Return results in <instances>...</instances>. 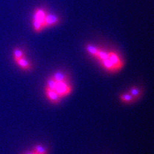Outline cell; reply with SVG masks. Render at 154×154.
<instances>
[{
    "mask_svg": "<svg viewBox=\"0 0 154 154\" xmlns=\"http://www.w3.org/2000/svg\"><path fill=\"white\" fill-rule=\"evenodd\" d=\"M48 12L42 8L35 10L32 18V26L36 32H40L45 29L44 25Z\"/></svg>",
    "mask_w": 154,
    "mask_h": 154,
    "instance_id": "6da1fadb",
    "label": "cell"
},
{
    "mask_svg": "<svg viewBox=\"0 0 154 154\" xmlns=\"http://www.w3.org/2000/svg\"><path fill=\"white\" fill-rule=\"evenodd\" d=\"M55 91L61 98L68 96L72 91V87L69 81L57 82L55 88Z\"/></svg>",
    "mask_w": 154,
    "mask_h": 154,
    "instance_id": "7a4b0ae2",
    "label": "cell"
},
{
    "mask_svg": "<svg viewBox=\"0 0 154 154\" xmlns=\"http://www.w3.org/2000/svg\"><path fill=\"white\" fill-rule=\"evenodd\" d=\"M108 58L115 66L117 71H119L123 67V61L117 52L113 51L108 52Z\"/></svg>",
    "mask_w": 154,
    "mask_h": 154,
    "instance_id": "3957f363",
    "label": "cell"
},
{
    "mask_svg": "<svg viewBox=\"0 0 154 154\" xmlns=\"http://www.w3.org/2000/svg\"><path fill=\"white\" fill-rule=\"evenodd\" d=\"M60 19L59 17L53 14H47L45 17L44 27L45 29L55 26L60 23Z\"/></svg>",
    "mask_w": 154,
    "mask_h": 154,
    "instance_id": "277c9868",
    "label": "cell"
},
{
    "mask_svg": "<svg viewBox=\"0 0 154 154\" xmlns=\"http://www.w3.org/2000/svg\"><path fill=\"white\" fill-rule=\"evenodd\" d=\"M45 93L48 99L54 104H58L60 103L61 100V98L60 97L58 94L55 90L48 88L47 87L45 88Z\"/></svg>",
    "mask_w": 154,
    "mask_h": 154,
    "instance_id": "5b68a950",
    "label": "cell"
},
{
    "mask_svg": "<svg viewBox=\"0 0 154 154\" xmlns=\"http://www.w3.org/2000/svg\"><path fill=\"white\" fill-rule=\"evenodd\" d=\"M15 63L20 68L23 70H30L32 68L31 63L25 57L15 61Z\"/></svg>",
    "mask_w": 154,
    "mask_h": 154,
    "instance_id": "8992f818",
    "label": "cell"
},
{
    "mask_svg": "<svg viewBox=\"0 0 154 154\" xmlns=\"http://www.w3.org/2000/svg\"><path fill=\"white\" fill-rule=\"evenodd\" d=\"M51 77L57 82H64V81H69V75L66 73L62 71H57L54 73Z\"/></svg>",
    "mask_w": 154,
    "mask_h": 154,
    "instance_id": "52a82bcc",
    "label": "cell"
},
{
    "mask_svg": "<svg viewBox=\"0 0 154 154\" xmlns=\"http://www.w3.org/2000/svg\"><path fill=\"white\" fill-rule=\"evenodd\" d=\"M100 64L104 69H105L106 70L110 71L111 72H114L117 71V70L116 69L115 66L112 63V62L109 58H107L105 60H103L100 61Z\"/></svg>",
    "mask_w": 154,
    "mask_h": 154,
    "instance_id": "ba28073f",
    "label": "cell"
},
{
    "mask_svg": "<svg viewBox=\"0 0 154 154\" xmlns=\"http://www.w3.org/2000/svg\"><path fill=\"white\" fill-rule=\"evenodd\" d=\"M120 100L122 102L126 104H129V103H133L135 102L137 99L135 98H134L130 93H129L128 92L126 93H122L120 94L119 96Z\"/></svg>",
    "mask_w": 154,
    "mask_h": 154,
    "instance_id": "9c48e42d",
    "label": "cell"
},
{
    "mask_svg": "<svg viewBox=\"0 0 154 154\" xmlns=\"http://www.w3.org/2000/svg\"><path fill=\"white\" fill-rule=\"evenodd\" d=\"M128 92L137 100L141 97L143 94L142 90L140 87L137 86L131 87Z\"/></svg>",
    "mask_w": 154,
    "mask_h": 154,
    "instance_id": "30bf717a",
    "label": "cell"
},
{
    "mask_svg": "<svg viewBox=\"0 0 154 154\" xmlns=\"http://www.w3.org/2000/svg\"><path fill=\"white\" fill-rule=\"evenodd\" d=\"M99 49L100 48H98L95 45H92L91 44H87L86 46V50L87 51V52L95 58H96Z\"/></svg>",
    "mask_w": 154,
    "mask_h": 154,
    "instance_id": "8fae6325",
    "label": "cell"
},
{
    "mask_svg": "<svg viewBox=\"0 0 154 154\" xmlns=\"http://www.w3.org/2000/svg\"><path fill=\"white\" fill-rule=\"evenodd\" d=\"M13 58L15 61L25 57V53L23 51L21 50L20 48H15L13 50Z\"/></svg>",
    "mask_w": 154,
    "mask_h": 154,
    "instance_id": "7c38bea8",
    "label": "cell"
},
{
    "mask_svg": "<svg viewBox=\"0 0 154 154\" xmlns=\"http://www.w3.org/2000/svg\"><path fill=\"white\" fill-rule=\"evenodd\" d=\"M33 151L38 154H48L47 148L39 144L35 146Z\"/></svg>",
    "mask_w": 154,
    "mask_h": 154,
    "instance_id": "4fadbf2b",
    "label": "cell"
},
{
    "mask_svg": "<svg viewBox=\"0 0 154 154\" xmlns=\"http://www.w3.org/2000/svg\"><path fill=\"white\" fill-rule=\"evenodd\" d=\"M96 58L99 61L108 58V52L105 50H102L101 48H100Z\"/></svg>",
    "mask_w": 154,
    "mask_h": 154,
    "instance_id": "5bb4252c",
    "label": "cell"
},
{
    "mask_svg": "<svg viewBox=\"0 0 154 154\" xmlns=\"http://www.w3.org/2000/svg\"><path fill=\"white\" fill-rule=\"evenodd\" d=\"M57 85V82L51 76L49 79H48V80H47L46 87H48V88L55 90Z\"/></svg>",
    "mask_w": 154,
    "mask_h": 154,
    "instance_id": "9a60e30c",
    "label": "cell"
},
{
    "mask_svg": "<svg viewBox=\"0 0 154 154\" xmlns=\"http://www.w3.org/2000/svg\"><path fill=\"white\" fill-rule=\"evenodd\" d=\"M36 154L35 152H34V151H28V152H26L25 153H23V154Z\"/></svg>",
    "mask_w": 154,
    "mask_h": 154,
    "instance_id": "2e32d148",
    "label": "cell"
}]
</instances>
